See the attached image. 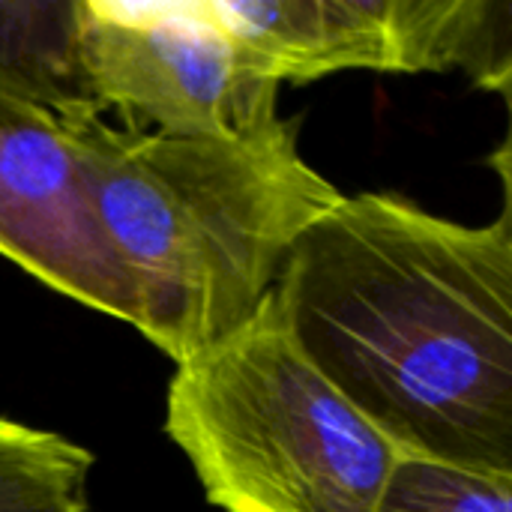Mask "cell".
I'll return each mask as SVG.
<instances>
[{"instance_id": "cell-1", "label": "cell", "mask_w": 512, "mask_h": 512, "mask_svg": "<svg viewBox=\"0 0 512 512\" xmlns=\"http://www.w3.org/2000/svg\"><path fill=\"white\" fill-rule=\"evenodd\" d=\"M309 363L402 453L512 477V213L465 225L396 192L312 222L273 285Z\"/></svg>"}, {"instance_id": "cell-2", "label": "cell", "mask_w": 512, "mask_h": 512, "mask_svg": "<svg viewBox=\"0 0 512 512\" xmlns=\"http://www.w3.org/2000/svg\"><path fill=\"white\" fill-rule=\"evenodd\" d=\"M102 231L141 309L138 333L174 363L222 342L270 297L300 234L339 192L297 147V123L180 138L81 117Z\"/></svg>"}, {"instance_id": "cell-3", "label": "cell", "mask_w": 512, "mask_h": 512, "mask_svg": "<svg viewBox=\"0 0 512 512\" xmlns=\"http://www.w3.org/2000/svg\"><path fill=\"white\" fill-rule=\"evenodd\" d=\"M165 432L225 512H375L402 456L309 363L273 294L177 363Z\"/></svg>"}, {"instance_id": "cell-4", "label": "cell", "mask_w": 512, "mask_h": 512, "mask_svg": "<svg viewBox=\"0 0 512 512\" xmlns=\"http://www.w3.org/2000/svg\"><path fill=\"white\" fill-rule=\"evenodd\" d=\"M81 57L99 108L141 132L237 135L279 117L267 81L201 3L117 6L84 0Z\"/></svg>"}, {"instance_id": "cell-5", "label": "cell", "mask_w": 512, "mask_h": 512, "mask_svg": "<svg viewBox=\"0 0 512 512\" xmlns=\"http://www.w3.org/2000/svg\"><path fill=\"white\" fill-rule=\"evenodd\" d=\"M81 117L0 87V255L51 291L138 330L135 288L90 198Z\"/></svg>"}, {"instance_id": "cell-6", "label": "cell", "mask_w": 512, "mask_h": 512, "mask_svg": "<svg viewBox=\"0 0 512 512\" xmlns=\"http://www.w3.org/2000/svg\"><path fill=\"white\" fill-rule=\"evenodd\" d=\"M201 9L279 87L348 69L432 72V0H225Z\"/></svg>"}, {"instance_id": "cell-7", "label": "cell", "mask_w": 512, "mask_h": 512, "mask_svg": "<svg viewBox=\"0 0 512 512\" xmlns=\"http://www.w3.org/2000/svg\"><path fill=\"white\" fill-rule=\"evenodd\" d=\"M84 0H0V87L60 114H105L81 57Z\"/></svg>"}, {"instance_id": "cell-8", "label": "cell", "mask_w": 512, "mask_h": 512, "mask_svg": "<svg viewBox=\"0 0 512 512\" xmlns=\"http://www.w3.org/2000/svg\"><path fill=\"white\" fill-rule=\"evenodd\" d=\"M87 447L0 417V512H93Z\"/></svg>"}, {"instance_id": "cell-9", "label": "cell", "mask_w": 512, "mask_h": 512, "mask_svg": "<svg viewBox=\"0 0 512 512\" xmlns=\"http://www.w3.org/2000/svg\"><path fill=\"white\" fill-rule=\"evenodd\" d=\"M375 512H512V477L399 456Z\"/></svg>"}]
</instances>
